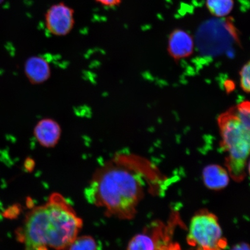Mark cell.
<instances>
[{"instance_id":"6da1fadb","label":"cell","mask_w":250,"mask_h":250,"mask_svg":"<svg viewBox=\"0 0 250 250\" xmlns=\"http://www.w3.org/2000/svg\"><path fill=\"white\" fill-rule=\"evenodd\" d=\"M148 164L139 156L117 153L93 173L85 190L87 201L104 208L106 216L133 218L145 191L142 171Z\"/></svg>"},{"instance_id":"7a4b0ae2","label":"cell","mask_w":250,"mask_h":250,"mask_svg":"<svg viewBox=\"0 0 250 250\" xmlns=\"http://www.w3.org/2000/svg\"><path fill=\"white\" fill-rule=\"evenodd\" d=\"M83 221L60 193L31 209L16 231L24 250H67L82 229Z\"/></svg>"},{"instance_id":"3957f363","label":"cell","mask_w":250,"mask_h":250,"mask_svg":"<svg viewBox=\"0 0 250 250\" xmlns=\"http://www.w3.org/2000/svg\"><path fill=\"white\" fill-rule=\"evenodd\" d=\"M250 105L240 103L218 118L221 148L226 154V165L230 177L241 181L246 176L250 154Z\"/></svg>"},{"instance_id":"277c9868","label":"cell","mask_w":250,"mask_h":250,"mask_svg":"<svg viewBox=\"0 0 250 250\" xmlns=\"http://www.w3.org/2000/svg\"><path fill=\"white\" fill-rule=\"evenodd\" d=\"M187 242L197 250H224L227 246L217 217L206 211L196 213L190 220Z\"/></svg>"},{"instance_id":"5b68a950","label":"cell","mask_w":250,"mask_h":250,"mask_svg":"<svg viewBox=\"0 0 250 250\" xmlns=\"http://www.w3.org/2000/svg\"><path fill=\"white\" fill-rule=\"evenodd\" d=\"M44 21L47 31L52 36H66L76 23L74 9L64 2L56 3L47 9Z\"/></svg>"},{"instance_id":"8992f818","label":"cell","mask_w":250,"mask_h":250,"mask_svg":"<svg viewBox=\"0 0 250 250\" xmlns=\"http://www.w3.org/2000/svg\"><path fill=\"white\" fill-rule=\"evenodd\" d=\"M62 134L61 125L51 118L42 119L33 129V136L39 145L45 148L55 147L60 142Z\"/></svg>"},{"instance_id":"52a82bcc","label":"cell","mask_w":250,"mask_h":250,"mask_svg":"<svg viewBox=\"0 0 250 250\" xmlns=\"http://www.w3.org/2000/svg\"><path fill=\"white\" fill-rule=\"evenodd\" d=\"M194 40L187 31L176 29L170 34L167 51L174 60L180 61L189 57L194 51Z\"/></svg>"},{"instance_id":"ba28073f","label":"cell","mask_w":250,"mask_h":250,"mask_svg":"<svg viewBox=\"0 0 250 250\" xmlns=\"http://www.w3.org/2000/svg\"><path fill=\"white\" fill-rule=\"evenodd\" d=\"M24 73L32 85L44 83L51 77V65L41 56H30L24 62Z\"/></svg>"},{"instance_id":"9c48e42d","label":"cell","mask_w":250,"mask_h":250,"mask_svg":"<svg viewBox=\"0 0 250 250\" xmlns=\"http://www.w3.org/2000/svg\"><path fill=\"white\" fill-rule=\"evenodd\" d=\"M203 182L208 188L219 190L229 184L230 176L226 168L218 165H209L202 172Z\"/></svg>"},{"instance_id":"30bf717a","label":"cell","mask_w":250,"mask_h":250,"mask_svg":"<svg viewBox=\"0 0 250 250\" xmlns=\"http://www.w3.org/2000/svg\"><path fill=\"white\" fill-rule=\"evenodd\" d=\"M234 5V0H206L208 11L217 18L227 17L232 11Z\"/></svg>"},{"instance_id":"8fae6325","label":"cell","mask_w":250,"mask_h":250,"mask_svg":"<svg viewBox=\"0 0 250 250\" xmlns=\"http://www.w3.org/2000/svg\"><path fill=\"white\" fill-rule=\"evenodd\" d=\"M127 250H156L154 239L146 233L137 234L128 244Z\"/></svg>"},{"instance_id":"7c38bea8","label":"cell","mask_w":250,"mask_h":250,"mask_svg":"<svg viewBox=\"0 0 250 250\" xmlns=\"http://www.w3.org/2000/svg\"><path fill=\"white\" fill-rule=\"evenodd\" d=\"M68 250H100L99 246L94 237L81 236L76 237L68 247Z\"/></svg>"},{"instance_id":"4fadbf2b","label":"cell","mask_w":250,"mask_h":250,"mask_svg":"<svg viewBox=\"0 0 250 250\" xmlns=\"http://www.w3.org/2000/svg\"><path fill=\"white\" fill-rule=\"evenodd\" d=\"M250 62L243 65L240 71V83L244 92L249 93L250 89Z\"/></svg>"},{"instance_id":"5bb4252c","label":"cell","mask_w":250,"mask_h":250,"mask_svg":"<svg viewBox=\"0 0 250 250\" xmlns=\"http://www.w3.org/2000/svg\"><path fill=\"white\" fill-rule=\"evenodd\" d=\"M95 1L104 7L113 8L120 5L123 0H95Z\"/></svg>"},{"instance_id":"9a60e30c","label":"cell","mask_w":250,"mask_h":250,"mask_svg":"<svg viewBox=\"0 0 250 250\" xmlns=\"http://www.w3.org/2000/svg\"><path fill=\"white\" fill-rule=\"evenodd\" d=\"M18 208L15 206L4 212V216L7 218H14L15 215L18 214Z\"/></svg>"},{"instance_id":"2e32d148","label":"cell","mask_w":250,"mask_h":250,"mask_svg":"<svg viewBox=\"0 0 250 250\" xmlns=\"http://www.w3.org/2000/svg\"><path fill=\"white\" fill-rule=\"evenodd\" d=\"M230 250H250V247L248 244L242 242L234 245Z\"/></svg>"},{"instance_id":"e0dca14e","label":"cell","mask_w":250,"mask_h":250,"mask_svg":"<svg viewBox=\"0 0 250 250\" xmlns=\"http://www.w3.org/2000/svg\"><path fill=\"white\" fill-rule=\"evenodd\" d=\"M4 1V0H0V4H1V3H2Z\"/></svg>"}]
</instances>
